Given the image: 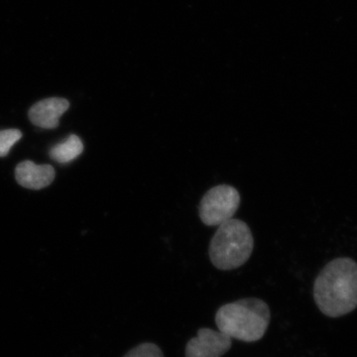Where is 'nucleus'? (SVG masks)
I'll return each mask as SVG.
<instances>
[{
    "label": "nucleus",
    "instance_id": "423d86ee",
    "mask_svg": "<svg viewBox=\"0 0 357 357\" xmlns=\"http://www.w3.org/2000/svg\"><path fill=\"white\" fill-rule=\"evenodd\" d=\"M69 107L70 102L65 98H46L35 103L28 115L34 126L45 129H54L58 128L59 119Z\"/></svg>",
    "mask_w": 357,
    "mask_h": 357
},
{
    "label": "nucleus",
    "instance_id": "1a4fd4ad",
    "mask_svg": "<svg viewBox=\"0 0 357 357\" xmlns=\"http://www.w3.org/2000/svg\"><path fill=\"white\" fill-rule=\"evenodd\" d=\"M22 137V132L18 129H6L0 131V157H6L10 148Z\"/></svg>",
    "mask_w": 357,
    "mask_h": 357
},
{
    "label": "nucleus",
    "instance_id": "7ed1b4c3",
    "mask_svg": "<svg viewBox=\"0 0 357 357\" xmlns=\"http://www.w3.org/2000/svg\"><path fill=\"white\" fill-rule=\"evenodd\" d=\"M255 238L248 223L231 218L218 225L211 238L208 255L213 266L222 271L237 269L248 261Z\"/></svg>",
    "mask_w": 357,
    "mask_h": 357
},
{
    "label": "nucleus",
    "instance_id": "9d476101",
    "mask_svg": "<svg viewBox=\"0 0 357 357\" xmlns=\"http://www.w3.org/2000/svg\"><path fill=\"white\" fill-rule=\"evenodd\" d=\"M123 357H164V354L158 345L152 342H144L134 347Z\"/></svg>",
    "mask_w": 357,
    "mask_h": 357
},
{
    "label": "nucleus",
    "instance_id": "6e6552de",
    "mask_svg": "<svg viewBox=\"0 0 357 357\" xmlns=\"http://www.w3.org/2000/svg\"><path fill=\"white\" fill-rule=\"evenodd\" d=\"M84 151V145L79 136L72 134L65 142L56 145L50 150V157L58 163L64 164L73 161Z\"/></svg>",
    "mask_w": 357,
    "mask_h": 357
},
{
    "label": "nucleus",
    "instance_id": "0eeeda50",
    "mask_svg": "<svg viewBox=\"0 0 357 357\" xmlns=\"http://www.w3.org/2000/svg\"><path fill=\"white\" fill-rule=\"evenodd\" d=\"M55 170L51 165H36L31 161L21 162L15 169L18 184L30 190L48 187L55 178Z\"/></svg>",
    "mask_w": 357,
    "mask_h": 357
},
{
    "label": "nucleus",
    "instance_id": "39448f33",
    "mask_svg": "<svg viewBox=\"0 0 357 357\" xmlns=\"http://www.w3.org/2000/svg\"><path fill=\"white\" fill-rule=\"evenodd\" d=\"M231 338L211 328H199L185 345V357H222L231 349Z\"/></svg>",
    "mask_w": 357,
    "mask_h": 357
},
{
    "label": "nucleus",
    "instance_id": "f257e3e1",
    "mask_svg": "<svg viewBox=\"0 0 357 357\" xmlns=\"http://www.w3.org/2000/svg\"><path fill=\"white\" fill-rule=\"evenodd\" d=\"M314 299L330 318L344 316L357 307V263L340 257L323 268L314 284Z\"/></svg>",
    "mask_w": 357,
    "mask_h": 357
},
{
    "label": "nucleus",
    "instance_id": "f03ea898",
    "mask_svg": "<svg viewBox=\"0 0 357 357\" xmlns=\"http://www.w3.org/2000/svg\"><path fill=\"white\" fill-rule=\"evenodd\" d=\"M271 312L264 301L246 298L223 305L215 314L218 332L243 342H255L264 337Z\"/></svg>",
    "mask_w": 357,
    "mask_h": 357
},
{
    "label": "nucleus",
    "instance_id": "20e7f679",
    "mask_svg": "<svg viewBox=\"0 0 357 357\" xmlns=\"http://www.w3.org/2000/svg\"><path fill=\"white\" fill-rule=\"evenodd\" d=\"M241 204V195L229 185H218L204 195L199 204V215L208 227H217L231 220Z\"/></svg>",
    "mask_w": 357,
    "mask_h": 357
}]
</instances>
